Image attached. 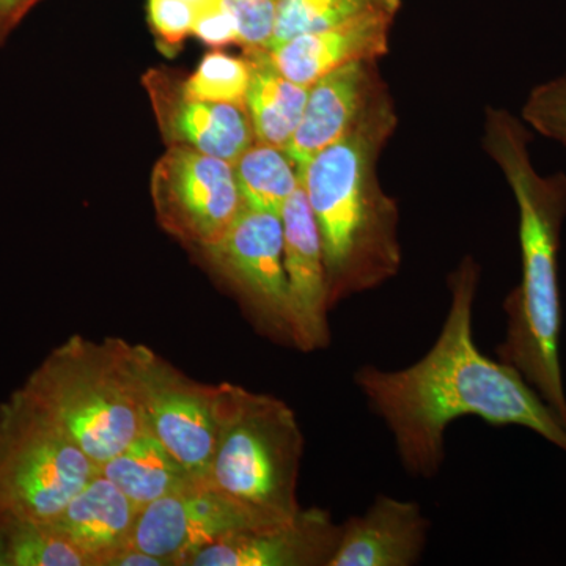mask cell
Returning <instances> with one entry per match:
<instances>
[{"label":"cell","instance_id":"28","mask_svg":"<svg viewBox=\"0 0 566 566\" xmlns=\"http://www.w3.org/2000/svg\"><path fill=\"white\" fill-rule=\"evenodd\" d=\"M41 0H0V43Z\"/></svg>","mask_w":566,"mask_h":566},{"label":"cell","instance_id":"2","mask_svg":"<svg viewBox=\"0 0 566 566\" xmlns=\"http://www.w3.org/2000/svg\"><path fill=\"white\" fill-rule=\"evenodd\" d=\"M526 125L505 109H488V155L504 174L520 212L521 279L506 296L505 337L497 359L520 371L566 424L560 364L558 249L566 218V175L538 174Z\"/></svg>","mask_w":566,"mask_h":566},{"label":"cell","instance_id":"12","mask_svg":"<svg viewBox=\"0 0 566 566\" xmlns=\"http://www.w3.org/2000/svg\"><path fill=\"white\" fill-rule=\"evenodd\" d=\"M281 219L293 345L303 352L327 348L331 342V304L326 266L318 226L303 182L283 207Z\"/></svg>","mask_w":566,"mask_h":566},{"label":"cell","instance_id":"21","mask_svg":"<svg viewBox=\"0 0 566 566\" xmlns=\"http://www.w3.org/2000/svg\"><path fill=\"white\" fill-rule=\"evenodd\" d=\"M0 566H88L51 524L0 515Z\"/></svg>","mask_w":566,"mask_h":566},{"label":"cell","instance_id":"11","mask_svg":"<svg viewBox=\"0 0 566 566\" xmlns=\"http://www.w3.org/2000/svg\"><path fill=\"white\" fill-rule=\"evenodd\" d=\"M142 82L167 147L182 145L234 164L256 140L244 103L189 98L172 71L148 70Z\"/></svg>","mask_w":566,"mask_h":566},{"label":"cell","instance_id":"3","mask_svg":"<svg viewBox=\"0 0 566 566\" xmlns=\"http://www.w3.org/2000/svg\"><path fill=\"white\" fill-rule=\"evenodd\" d=\"M395 126L387 91L352 132L316 153L301 170L322 238L331 308L378 289L400 271L398 208L376 172Z\"/></svg>","mask_w":566,"mask_h":566},{"label":"cell","instance_id":"26","mask_svg":"<svg viewBox=\"0 0 566 566\" xmlns=\"http://www.w3.org/2000/svg\"><path fill=\"white\" fill-rule=\"evenodd\" d=\"M240 28L244 51L268 50L273 41L281 0H222Z\"/></svg>","mask_w":566,"mask_h":566},{"label":"cell","instance_id":"17","mask_svg":"<svg viewBox=\"0 0 566 566\" xmlns=\"http://www.w3.org/2000/svg\"><path fill=\"white\" fill-rule=\"evenodd\" d=\"M139 512L98 472L48 524L80 551L88 566H109L112 558L132 546Z\"/></svg>","mask_w":566,"mask_h":566},{"label":"cell","instance_id":"9","mask_svg":"<svg viewBox=\"0 0 566 566\" xmlns=\"http://www.w3.org/2000/svg\"><path fill=\"white\" fill-rule=\"evenodd\" d=\"M200 252L264 334L293 344L281 216L244 207L230 229Z\"/></svg>","mask_w":566,"mask_h":566},{"label":"cell","instance_id":"5","mask_svg":"<svg viewBox=\"0 0 566 566\" xmlns=\"http://www.w3.org/2000/svg\"><path fill=\"white\" fill-rule=\"evenodd\" d=\"M304 436L293 409L271 395L218 385V439L207 482L268 526L300 515Z\"/></svg>","mask_w":566,"mask_h":566},{"label":"cell","instance_id":"6","mask_svg":"<svg viewBox=\"0 0 566 566\" xmlns=\"http://www.w3.org/2000/svg\"><path fill=\"white\" fill-rule=\"evenodd\" d=\"M96 474L21 387L0 403V515L51 523Z\"/></svg>","mask_w":566,"mask_h":566},{"label":"cell","instance_id":"10","mask_svg":"<svg viewBox=\"0 0 566 566\" xmlns=\"http://www.w3.org/2000/svg\"><path fill=\"white\" fill-rule=\"evenodd\" d=\"M260 527L270 526L211 483L196 482L144 506L132 546L167 566H188L200 549L223 536Z\"/></svg>","mask_w":566,"mask_h":566},{"label":"cell","instance_id":"8","mask_svg":"<svg viewBox=\"0 0 566 566\" xmlns=\"http://www.w3.org/2000/svg\"><path fill=\"white\" fill-rule=\"evenodd\" d=\"M156 218L181 243L202 249L214 244L244 202L233 164L182 145H170L151 172Z\"/></svg>","mask_w":566,"mask_h":566},{"label":"cell","instance_id":"27","mask_svg":"<svg viewBox=\"0 0 566 566\" xmlns=\"http://www.w3.org/2000/svg\"><path fill=\"white\" fill-rule=\"evenodd\" d=\"M192 35L216 50L230 44H241L238 22L222 0L196 11Z\"/></svg>","mask_w":566,"mask_h":566},{"label":"cell","instance_id":"23","mask_svg":"<svg viewBox=\"0 0 566 566\" xmlns=\"http://www.w3.org/2000/svg\"><path fill=\"white\" fill-rule=\"evenodd\" d=\"M251 81L248 59L214 50L205 55L191 76L182 80L186 96L200 102L243 104Z\"/></svg>","mask_w":566,"mask_h":566},{"label":"cell","instance_id":"19","mask_svg":"<svg viewBox=\"0 0 566 566\" xmlns=\"http://www.w3.org/2000/svg\"><path fill=\"white\" fill-rule=\"evenodd\" d=\"M98 472L109 479L139 510L164 495L202 482L148 428L123 452L99 465Z\"/></svg>","mask_w":566,"mask_h":566},{"label":"cell","instance_id":"7","mask_svg":"<svg viewBox=\"0 0 566 566\" xmlns=\"http://www.w3.org/2000/svg\"><path fill=\"white\" fill-rule=\"evenodd\" d=\"M145 427L197 480L207 482L218 439V385L193 381L145 345L126 342Z\"/></svg>","mask_w":566,"mask_h":566},{"label":"cell","instance_id":"4","mask_svg":"<svg viewBox=\"0 0 566 566\" xmlns=\"http://www.w3.org/2000/svg\"><path fill=\"white\" fill-rule=\"evenodd\" d=\"M21 389L96 468L147 428L122 338L95 342L71 335L44 357Z\"/></svg>","mask_w":566,"mask_h":566},{"label":"cell","instance_id":"29","mask_svg":"<svg viewBox=\"0 0 566 566\" xmlns=\"http://www.w3.org/2000/svg\"><path fill=\"white\" fill-rule=\"evenodd\" d=\"M109 566H167V564L161 558L129 546L112 558Z\"/></svg>","mask_w":566,"mask_h":566},{"label":"cell","instance_id":"1","mask_svg":"<svg viewBox=\"0 0 566 566\" xmlns=\"http://www.w3.org/2000/svg\"><path fill=\"white\" fill-rule=\"evenodd\" d=\"M480 268L464 256L450 275V307L441 333L422 359L381 370L364 365L354 374L365 400L394 436L409 475L431 479L446 458V431L461 417L493 427H523L566 455V424L520 371L480 352L472 314Z\"/></svg>","mask_w":566,"mask_h":566},{"label":"cell","instance_id":"30","mask_svg":"<svg viewBox=\"0 0 566 566\" xmlns=\"http://www.w3.org/2000/svg\"><path fill=\"white\" fill-rule=\"evenodd\" d=\"M182 2L192 6L196 11L205 9V7L211 6V3L218 2V0H182Z\"/></svg>","mask_w":566,"mask_h":566},{"label":"cell","instance_id":"25","mask_svg":"<svg viewBox=\"0 0 566 566\" xmlns=\"http://www.w3.org/2000/svg\"><path fill=\"white\" fill-rule=\"evenodd\" d=\"M196 9L182 0H148V22L159 50L169 57L180 51L182 41L192 35Z\"/></svg>","mask_w":566,"mask_h":566},{"label":"cell","instance_id":"22","mask_svg":"<svg viewBox=\"0 0 566 566\" xmlns=\"http://www.w3.org/2000/svg\"><path fill=\"white\" fill-rule=\"evenodd\" d=\"M398 9L400 0H281L270 48L303 33L344 24L364 14L397 13Z\"/></svg>","mask_w":566,"mask_h":566},{"label":"cell","instance_id":"20","mask_svg":"<svg viewBox=\"0 0 566 566\" xmlns=\"http://www.w3.org/2000/svg\"><path fill=\"white\" fill-rule=\"evenodd\" d=\"M233 169L244 207L279 216L303 182L289 151L263 142H253Z\"/></svg>","mask_w":566,"mask_h":566},{"label":"cell","instance_id":"14","mask_svg":"<svg viewBox=\"0 0 566 566\" xmlns=\"http://www.w3.org/2000/svg\"><path fill=\"white\" fill-rule=\"evenodd\" d=\"M376 63H348L324 74L308 87L303 120L286 148L297 169L303 170L316 153L352 132L387 92Z\"/></svg>","mask_w":566,"mask_h":566},{"label":"cell","instance_id":"24","mask_svg":"<svg viewBox=\"0 0 566 566\" xmlns=\"http://www.w3.org/2000/svg\"><path fill=\"white\" fill-rule=\"evenodd\" d=\"M523 122L547 139L566 147V71L528 93Z\"/></svg>","mask_w":566,"mask_h":566},{"label":"cell","instance_id":"18","mask_svg":"<svg viewBox=\"0 0 566 566\" xmlns=\"http://www.w3.org/2000/svg\"><path fill=\"white\" fill-rule=\"evenodd\" d=\"M244 57L251 69L244 104L256 142L286 150L303 120L308 87L289 80L268 50L244 51Z\"/></svg>","mask_w":566,"mask_h":566},{"label":"cell","instance_id":"15","mask_svg":"<svg viewBox=\"0 0 566 566\" xmlns=\"http://www.w3.org/2000/svg\"><path fill=\"white\" fill-rule=\"evenodd\" d=\"M428 523L416 502L376 495L360 516L342 524L337 549L327 566H411L422 557Z\"/></svg>","mask_w":566,"mask_h":566},{"label":"cell","instance_id":"16","mask_svg":"<svg viewBox=\"0 0 566 566\" xmlns=\"http://www.w3.org/2000/svg\"><path fill=\"white\" fill-rule=\"evenodd\" d=\"M395 13H371L323 31L303 33L270 48L289 80L311 87L324 74L360 61H379L389 51Z\"/></svg>","mask_w":566,"mask_h":566},{"label":"cell","instance_id":"13","mask_svg":"<svg viewBox=\"0 0 566 566\" xmlns=\"http://www.w3.org/2000/svg\"><path fill=\"white\" fill-rule=\"evenodd\" d=\"M340 531L326 510H301L290 523L223 536L200 549L188 566H327Z\"/></svg>","mask_w":566,"mask_h":566}]
</instances>
